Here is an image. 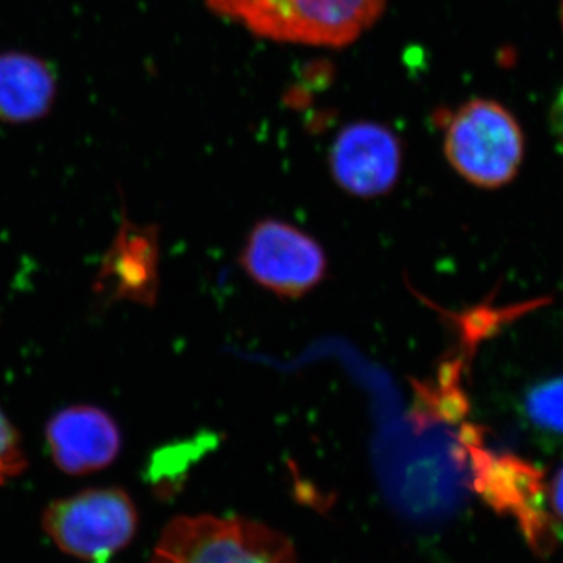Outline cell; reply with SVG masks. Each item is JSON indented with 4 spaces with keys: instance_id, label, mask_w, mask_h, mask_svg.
<instances>
[{
    "instance_id": "cell-1",
    "label": "cell",
    "mask_w": 563,
    "mask_h": 563,
    "mask_svg": "<svg viewBox=\"0 0 563 563\" xmlns=\"http://www.w3.org/2000/svg\"><path fill=\"white\" fill-rule=\"evenodd\" d=\"M254 35L303 46L343 47L379 20L385 0H207Z\"/></svg>"
},
{
    "instance_id": "cell-2",
    "label": "cell",
    "mask_w": 563,
    "mask_h": 563,
    "mask_svg": "<svg viewBox=\"0 0 563 563\" xmlns=\"http://www.w3.org/2000/svg\"><path fill=\"white\" fill-rule=\"evenodd\" d=\"M287 537L243 518L179 517L166 526L151 563H295Z\"/></svg>"
},
{
    "instance_id": "cell-3",
    "label": "cell",
    "mask_w": 563,
    "mask_h": 563,
    "mask_svg": "<svg viewBox=\"0 0 563 563\" xmlns=\"http://www.w3.org/2000/svg\"><path fill=\"white\" fill-rule=\"evenodd\" d=\"M444 154L455 172L473 185L503 187L523 162V132L499 103L472 101L451 120Z\"/></svg>"
},
{
    "instance_id": "cell-4",
    "label": "cell",
    "mask_w": 563,
    "mask_h": 563,
    "mask_svg": "<svg viewBox=\"0 0 563 563\" xmlns=\"http://www.w3.org/2000/svg\"><path fill=\"white\" fill-rule=\"evenodd\" d=\"M43 523L65 553L81 561L107 563L131 543L139 515L128 493L95 488L51 504Z\"/></svg>"
},
{
    "instance_id": "cell-5",
    "label": "cell",
    "mask_w": 563,
    "mask_h": 563,
    "mask_svg": "<svg viewBox=\"0 0 563 563\" xmlns=\"http://www.w3.org/2000/svg\"><path fill=\"white\" fill-rule=\"evenodd\" d=\"M240 265L261 287L290 299L312 291L328 273V257L321 244L279 220L258 221L252 228Z\"/></svg>"
},
{
    "instance_id": "cell-6",
    "label": "cell",
    "mask_w": 563,
    "mask_h": 563,
    "mask_svg": "<svg viewBox=\"0 0 563 563\" xmlns=\"http://www.w3.org/2000/svg\"><path fill=\"white\" fill-rule=\"evenodd\" d=\"M399 140L374 122L347 125L333 143L329 163L333 179L357 198H377L395 187L401 173Z\"/></svg>"
},
{
    "instance_id": "cell-7",
    "label": "cell",
    "mask_w": 563,
    "mask_h": 563,
    "mask_svg": "<svg viewBox=\"0 0 563 563\" xmlns=\"http://www.w3.org/2000/svg\"><path fill=\"white\" fill-rule=\"evenodd\" d=\"M47 443L58 468L87 474L109 466L121 451V432L109 413L92 406H73L52 417Z\"/></svg>"
},
{
    "instance_id": "cell-8",
    "label": "cell",
    "mask_w": 563,
    "mask_h": 563,
    "mask_svg": "<svg viewBox=\"0 0 563 563\" xmlns=\"http://www.w3.org/2000/svg\"><path fill=\"white\" fill-rule=\"evenodd\" d=\"M57 81L51 66L24 52L0 54V121L25 124L51 110Z\"/></svg>"
},
{
    "instance_id": "cell-9",
    "label": "cell",
    "mask_w": 563,
    "mask_h": 563,
    "mask_svg": "<svg viewBox=\"0 0 563 563\" xmlns=\"http://www.w3.org/2000/svg\"><path fill=\"white\" fill-rule=\"evenodd\" d=\"M526 424L539 439L550 444H563V376L543 380L526 391L523 399Z\"/></svg>"
},
{
    "instance_id": "cell-10",
    "label": "cell",
    "mask_w": 563,
    "mask_h": 563,
    "mask_svg": "<svg viewBox=\"0 0 563 563\" xmlns=\"http://www.w3.org/2000/svg\"><path fill=\"white\" fill-rule=\"evenodd\" d=\"M25 466L24 453H22L20 437L13 426L0 412V483L7 477L16 476Z\"/></svg>"
},
{
    "instance_id": "cell-11",
    "label": "cell",
    "mask_w": 563,
    "mask_h": 563,
    "mask_svg": "<svg viewBox=\"0 0 563 563\" xmlns=\"http://www.w3.org/2000/svg\"><path fill=\"white\" fill-rule=\"evenodd\" d=\"M551 122H553L555 135L563 140V85L555 95L553 107H551Z\"/></svg>"
},
{
    "instance_id": "cell-12",
    "label": "cell",
    "mask_w": 563,
    "mask_h": 563,
    "mask_svg": "<svg viewBox=\"0 0 563 563\" xmlns=\"http://www.w3.org/2000/svg\"><path fill=\"white\" fill-rule=\"evenodd\" d=\"M553 504L555 512L563 518V468L558 473L553 483Z\"/></svg>"
}]
</instances>
